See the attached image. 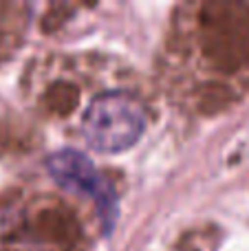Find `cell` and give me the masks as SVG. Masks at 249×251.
I'll return each instance as SVG.
<instances>
[{
    "mask_svg": "<svg viewBox=\"0 0 249 251\" xmlns=\"http://www.w3.org/2000/svg\"><path fill=\"white\" fill-rule=\"evenodd\" d=\"M159 62L179 106L197 115L227 110L249 93V2L176 7Z\"/></svg>",
    "mask_w": 249,
    "mask_h": 251,
    "instance_id": "1",
    "label": "cell"
},
{
    "mask_svg": "<svg viewBox=\"0 0 249 251\" xmlns=\"http://www.w3.org/2000/svg\"><path fill=\"white\" fill-rule=\"evenodd\" d=\"M82 218L64 199L38 190L0 194V251H88Z\"/></svg>",
    "mask_w": 249,
    "mask_h": 251,
    "instance_id": "2",
    "label": "cell"
},
{
    "mask_svg": "<svg viewBox=\"0 0 249 251\" xmlns=\"http://www.w3.org/2000/svg\"><path fill=\"white\" fill-rule=\"evenodd\" d=\"M144 128V104L126 91H106L93 97L79 124L84 143L101 154H115L135 146Z\"/></svg>",
    "mask_w": 249,
    "mask_h": 251,
    "instance_id": "3",
    "label": "cell"
},
{
    "mask_svg": "<svg viewBox=\"0 0 249 251\" xmlns=\"http://www.w3.org/2000/svg\"><path fill=\"white\" fill-rule=\"evenodd\" d=\"M47 170L62 190L93 199L106 229L113 225V218L117 214V196L110 190L104 174L91 163L86 154L73 148L57 150L47 159Z\"/></svg>",
    "mask_w": 249,
    "mask_h": 251,
    "instance_id": "4",
    "label": "cell"
},
{
    "mask_svg": "<svg viewBox=\"0 0 249 251\" xmlns=\"http://www.w3.org/2000/svg\"><path fill=\"white\" fill-rule=\"evenodd\" d=\"M26 26L25 4H0V57L9 55L22 42Z\"/></svg>",
    "mask_w": 249,
    "mask_h": 251,
    "instance_id": "5",
    "label": "cell"
}]
</instances>
